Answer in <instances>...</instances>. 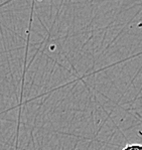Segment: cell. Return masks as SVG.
I'll return each instance as SVG.
<instances>
[{
	"label": "cell",
	"instance_id": "6da1fadb",
	"mask_svg": "<svg viewBox=\"0 0 142 150\" xmlns=\"http://www.w3.org/2000/svg\"><path fill=\"white\" fill-rule=\"evenodd\" d=\"M122 150H142L141 144H128Z\"/></svg>",
	"mask_w": 142,
	"mask_h": 150
}]
</instances>
